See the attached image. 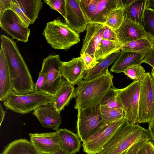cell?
Returning a JSON list of instances; mask_svg holds the SVG:
<instances>
[{
  "mask_svg": "<svg viewBox=\"0 0 154 154\" xmlns=\"http://www.w3.org/2000/svg\"><path fill=\"white\" fill-rule=\"evenodd\" d=\"M148 129L152 140L154 141V126L149 124Z\"/></svg>",
  "mask_w": 154,
  "mask_h": 154,
  "instance_id": "ee69618b",
  "label": "cell"
},
{
  "mask_svg": "<svg viewBox=\"0 0 154 154\" xmlns=\"http://www.w3.org/2000/svg\"><path fill=\"white\" fill-rule=\"evenodd\" d=\"M154 44L149 40L141 38L122 45L121 51L124 52L147 53L153 48Z\"/></svg>",
  "mask_w": 154,
  "mask_h": 154,
  "instance_id": "83f0119b",
  "label": "cell"
},
{
  "mask_svg": "<svg viewBox=\"0 0 154 154\" xmlns=\"http://www.w3.org/2000/svg\"><path fill=\"white\" fill-rule=\"evenodd\" d=\"M122 45L119 42L102 39L96 50L94 54L95 60L98 61L104 59L121 50Z\"/></svg>",
  "mask_w": 154,
  "mask_h": 154,
  "instance_id": "4316f807",
  "label": "cell"
},
{
  "mask_svg": "<svg viewBox=\"0 0 154 154\" xmlns=\"http://www.w3.org/2000/svg\"><path fill=\"white\" fill-rule=\"evenodd\" d=\"M100 106L103 123H110L125 117L124 112L122 108H107Z\"/></svg>",
  "mask_w": 154,
  "mask_h": 154,
  "instance_id": "f1b7e54d",
  "label": "cell"
},
{
  "mask_svg": "<svg viewBox=\"0 0 154 154\" xmlns=\"http://www.w3.org/2000/svg\"><path fill=\"white\" fill-rule=\"evenodd\" d=\"M100 106L95 109H81L78 110L77 135L83 142L92 136L103 124Z\"/></svg>",
  "mask_w": 154,
  "mask_h": 154,
  "instance_id": "30bf717a",
  "label": "cell"
},
{
  "mask_svg": "<svg viewBox=\"0 0 154 154\" xmlns=\"http://www.w3.org/2000/svg\"><path fill=\"white\" fill-rule=\"evenodd\" d=\"M42 34L53 48L67 50L80 42V35L60 18L47 23Z\"/></svg>",
  "mask_w": 154,
  "mask_h": 154,
  "instance_id": "277c9868",
  "label": "cell"
},
{
  "mask_svg": "<svg viewBox=\"0 0 154 154\" xmlns=\"http://www.w3.org/2000/svg\"><path fill=\"white\" fill-rule=\"evenodd\" d=\"M143 63H147L154 68V46L152 49L146 55Z\"/></svg>",
  "mask_w": 154,
  "mask_h": 154,
  "instance_id": "ab89813d",
  "label": "cell"
},
{
  "mask_svg": "<svg viewBox=\"0 0 154 154\" xmlns=\"http://www.w3.org/2000/svg\"><path fill=\"white\" fill-rule=\"evenodd\" d=\"M124 19L142 25L146 0H123Z\"/></svg>",
  "mask_w": 154,
  "mask_h": 154,
  "instance_id": "7402d4cb",
  "label": "cell"
},
{
  "mask_svg": "<svg viewBox=\"0 0 154 154\" xmlns=\"http://www.w3.org/2000/svg\"><path fill=\"white\" fill-rule=\"evenodd\" d=\"M0 38L11 75L13 92L20 95L33 92L35 84L16 43L4 35H1Z\"/></svg>",
  "mask_w": 154,
  "mask_h": 154,
  "instance_id": "6da1fadb",
  "label": "cell"
},
{
  "mask_svg": "<svg viewBox=\"0 0 154 154\" xmlns=\"http://www.w3.org/2000/svg\"><path fill=\"white\" fill-rule=\"evenodd\" d=\"M149 124L152 125L154 126V120L152 122L149 123Z\"/></svg>",
  "mask_w": 154,
  "mask_h": 154,
  "instance_id": "681fc988",
  "label": "cell"
},
{
  "mask_svg": "<svg viewBox=\"0 0 154 154\" xmlns=\"http://www.w3.org/2000/svg\"><path fill=\"white\" fill-rule=\"evenodd\" d=\"M114 87L111 88L102 100L100 106L111 108H122V105L118 101Z\"/></svg>",
  "mask_w": 154,
  "mask_h": 154,
  "instance_id": "4dcf8cb0",
  "label": "cell"
},
{
  "mask_svg": "<svg viewBox=\"0 0 154 154\" xmlns=\"http://www.w3.org/2000/svg\"><path fill=\"white\" fill-rule=\"evenodd\" d=\"M146 141L141 142L134 145L128 149L124 154H138Z\"/></svg>",
  "mask_w": 154,
  "mask_h": 154,
  "instance_id": "74e56055",
  "label": "cell"
},
{
  "mask_svg": "<svg viewBox=\"0 0 154 154\" xmlns=\"http://www.w3.org/2000/svg\"><path fill=\"white\" fill-rule=\"evenodd\" d=\"M151 73L153 77V78H154V68H152Z\"/></svg>",
  "mask_w": 154,
  "mask_h": 154,
  "instance_id": "c3c4849f",
  "label": "cell"
},
{
  "mask_svg": "<svg viewBox=\"0 0 154 154\" xmlns=\"http://www.w3.org/2000/svg\"><path fill=\"white\" fill-rule=\"evenodd\" d=\"M11 4V0H0V16L5 11L10 9Z\"/></svg>",
  "mask_w": 154,
  "mask_h": 154,
  "instance_id": "60d3db41",
  "label": "cell"
},
{
  "mask_svg": "<svg viewBox=\"0 0 154 154\" xmlns=\"http://www.w3.org/2000/svg\"><path fill=\"white\" fill-rule=\"evenodd\" d=\"M146 141L145 142L144 144L141 149H140L138 154H145L146 150Z\"/></svg>",
  "mask_w": 154,
  "mask_h": 154,
  "instance_id": "bcb514c9",
  "label": "cell"
},
{
  "mask_svg": "<svg viewBox=\"0 0 154 154\" xmlns=\"http://www.w3.org/2000/svg\"><path fill=\"white\" fill-rule=\"evenodd\" d=\"M102 39L112 41L119 42L115 31L108 26L105 25H104Z\"/></svg>",
  "mask_w": 154,
  "mask_h": 154,
  "instance_id": "8d00e7d4",
  "label": "cell"
},
{
  "mask_svg": "<svg viewBox=\"0 0 154 154\" xmlns=\"http://www.w3.org/2000/svg\"><path fill=\"white\" fill-rule=\"evenodd\" d=\"M124 20L123 8L118 7L111 12L103 24L115 31L120 27Z\"/></svg>",
  "mask_w": 154,
  "mask_h": 154,
  "instance_id": "f546056e",
  "label": "cell"
},
{
  "mask_svg": "<svg viewBox=\"0 0 154 154\" xmlns=\"http://www.w3.org/2000/svg\"><path fill=\"white\" fill-rule=\"evenodd\" d=\"M62 63L58 54H50L43 60L41 71L45 79L42 92L52 96L55 95L62 79L60 70Z\"/></svg>",
  "mask_w": 154,
  "mask_h": 154,
  "instance_id": "9c48e42d",
  "label": "cell"
},
{
  "mask_svg": "<svg viewBox=\"0 0 154 154\" xmlns=\"http://www.w3.org/2000/svg\"><path fill=\"white\" fill-rule=\"evenodd\" d=\"M66 23L79 34L86 29L89 22L82 11L77 0H65Z\"/></svg>",
  "mask_w": 154,
  "mask_h": 154,
  "instance_id": "9a60e30c",
  "label": "cell"
},
{
  "mask_svg": "<svg viewBox=\"0 0 154 154\" xmlns=\"http://www.w3.org/2000/svg\"><path fill=\"white\" fill-rule=\"evenodd\" d=\"M139 82L138 123H149L154 120V78L146 72Z\"/></svg>",
  "mask_w": 154,
  "mask_h": 154,
  "instance_id": "8992f818",
  "label": "cell"
},
{
  "mask_svg": "<svg viewBox=\"0 0 154 154\" xmlns=\"http://www.w3.org/2000/svg\"><path fill=\"white\" fill-rule=\"evenodd\" d=\"M115 32L118 42L122 45L143 38L154 44V37L145 31L141 24L128 19H125L120 27Z\"/></svg>",
  "mask_w": 154,
  "mask_h": 154,
  "instance_id": "4fadbf2b",
  "label": "cell"
},
{
  "mask_svg": "<svg viewBox=\"0 0 154 154\" xmlns=\"http://www.w3.org/2000/svg\"><path fill=\"white\" fill-rule=\"evenodd\" d=\"M139 80H134L125 88H116L117 98L122 105L125 118L131 123H138Z\"/></svg>",
  "mask_w": 154,
  "mask_h": 154,
  "instance_id": "ba28073f",
  "label": "cell"
},
{
  "mask_svg": "<svg viewBox=\"0 0 154 154\" xmlns=\"http://www.w3.org/2000/svg\"><path fill=\"white\" fill-rule=\"evenodd\" d=\"M123 72L130 79L139 81L146 73L144 68L140 64L129 66Z\"/></svg>",
  "mask_w": 154,
  "mask_h": 154,
  "instance_id": "836d02e7",
  "label": "cell"
},
{
  "mask_svg": "<svg viewBox=\"0 0 154 154\" xmlns=\"http://www.w3.org/2000/svg\"><path fill=\"white\" fill-rule=\"evenodd\" d=\"M85 17L89 22L96 10L99 0H77Z\"/></svg>",
  "mask_w": 154,
  "mask_h": 154,
  "instance_id": "1f68e13d",
  "label": "cell"
},
{
  "mask_svg": "<svg viewBox=\"0 0 154 154\" xmlns=\"http://www.w3.org/2000/svg\"><path fill=\"white\" fill-rule=\"evenodd\" d=\"M0 26L13 39L24 42L28 41L30 29L12 10H7L0 16Z\"/></svg>",
  "mask_w": 154,
  "mask_h": 154,
  "instance_id": "8fae6325",
  "label": "cell"
},
{
  "mask_svg": "<svg viewBox=\"0 0 154 154\" xmlns=\"http://www.w3.org/2000/svg\"><path fill=\"white\" fill-rule=\"evenodd\" d=\"M56 131L60 139L61 149L66 154H75L79 152L81 145L77 135L66 128H58Z\"/></svg>",
  "mask_w": 154,
  "mask_h": 154,
  "instance_id": "cb8c5ba5",
  "label": "cell"
},
{
  "mask_svg": "<svg viewBox=\"0 0 154 154\" xmlns=\"http://www.w3.org/2000/svg\"><path fill=\"white\" fill-rule=\"evenodd\" d=\"M127 120L125 118L108 123L103 124L93 135L82 142L84 152L99 154L116 132Z\"/></svg>",
  "mask_w": 154,
  "mask_h": 154,
  "instance_id": "52a82bcc",
  "label": "cell"
},
{
  "mask_svg": "<svg viewBox=\"0 0 154 154\" xmlns=\"http://www.w3.org/2000/svg\"><path fill=\"white\" fill-rule=\"evenodd\" d=\"M43 127L56 131L61 123L60 113L56 110L52 102L38 107L33 111Z\"/></svg>",
  "mask_w": 154,
  "mask_h": 154,
  "instance_id": "2e32d148",
  "label": "cell"
},
{
  "mask_svg": "<svg viewBox=\"0 0 154 154\" xmlns=\"http://www.w3.org/2000/svg\"><path fill=\"white\" fill-rule=\"evenodd\" d=\"M43 6L41 0H11L10 9L15 12L28 27L38 18Z\"/></svg>",
  "mask_w": 154,
  "mask_h": 154,
  "instance_id": "7c38bea8",
  "label": "cell"
},
{
  "mask_svg": "<svg viewBox=\"0 0 154 154\" xmlns=\"http://www.w3.org/2000/svg\"><path fill=\"white\" fill-rule=\"evenodd\" d=\"M145 154H154V144L150 140L146 142Z\"/></svg>",
  "mask_w": 154,
  "mask_h": 154,
  "instance_id": "b9f144b4",
  "label": "cell"
},
{
  "mask_svg": "<svg viewBox=\"0 0 154 154\" xmlns=\"http://www.w3.org/2000/svg\"><path fill=\"white\" fill-rule=\"evenodd\" d=\"M13 92V83L4 50L1 45L0 50V100L6 101Z\"/></svg>",
  "mask_w": 154,
  "mask_h": 154,
  "instance_id": "d6986e66",
  "label": "cell"
},
{
  "mask_svg": "<svg viewBox=\"0 0 154 154\" xmlns=\"http://www.w3.org/2000/svg\"><path fill=\"white\" fill-rule=\"evenodd\" d=\"M60 70L62 77L74 85L83 79L86 71L81 56L68 62L62 61Z\"/></svg>",
  "mask_w": 154,
  "mask_h": 154,
  "instance_id": "ac0fdd59",
  "label": "cell"
},
{
  "mask_svg": "<svg viewBox=\"0 0 154 154\" xmlns=\"http://www.w3.org/2000/svg\"><path fill=\"white\" fill-rule=\"evenodd\" d=\"M121 52V50H119L104 59L98 61V63L92 68L86 71L83 80H90L100 75L114 61Z\"/></svg>",
  "mask_w": 154,
  "mask_h": 154,
  "instance_id": "484cf974",
  "label": "cell"
},
{
  "mask_svg": "<svg viewBox=\"0 0 154 154\" xmlns=\"http://www.w3.org/2000/svg\"><path fill=\"white\" fill-rule=\"evenodd\" d=\"M146 8L154 7V0H146Z\"/></svg>",
  "mask_w": 154,
  "mask_h": 154,
  "instance_id": "f6af8a7d",
  "label": "cell"
},
{
  "mask_svg": "<svg viewBox=\"0 0 154 154\" xmlns=\"http://www.w3.org/2000/svg\"><path fill=\"white\" fill-rule=\"evenodd\" d=\"M53 96L40 91L20 95L13 92L3 103L7 109L22 114L30 112L41 106L53 102Z\"/></svg>",
  "mask_w": 154,
  "mask_h": 154,
  "instance_id": "5b68a950",
  "label": "cell"
},
{
  "mask_svg": "<svg viewBox=\"0 0 154 154\" xmlns=\"http://www.w3.org/2000/svg\"><path fill=\"white\" fill-rule=\"evenodd\" d=\"M5 115V112L3 109L1 104H0V127L3 121Z\"/></svg>",
  "mask_w": 154,
  "mask_h": 154,
  "instance_id": "7bdbcfd3",
  "label": "cell"
},
{
  "mask_svg": "<svg viewBox=\"0 0 154 154\" xmlns=\"http://www.w3.org/2000/svg\"><path fill=\"white\" fill-rule=\"evenodd\" d=\"M150 140L152 139L148 129L127 120L99 154H121L137 143Z\"/></svg>",
  "mask_w": 154,
  "mask_h": 154,
  "instance_id": "3957f363",
  "label": "cell"
},
{
  "mask_svg": "<svg viewBox=\"0 0 154 154\" xmlns=\"http://www.w3.org/2000/svg\"><path fill=\"white\" fill-rule=\"evenodd\" d=\"M125 152H124V153H122V154H124Z\"/></svg>",
  "mask_w": 154,
  "mask_h": 154,
  "instance_id": "f907efd6",
  "label": "cell"
},
{
  "mask_svg": "<svg viewBox=\"0 0 154 154\" xmlns=\"http://www.w3.org/2000/svg\"><path fill=\"white\" fill-rule=\"evenodd\" d=\"M1 154H40L30 141L25 139H17L5 146Z\"/></svg>",
  "mask_w": 154,
  "mask_h": 154,
  "instance_id": "d4e9b609",
  "label": "cell"
},
{
  "mask_svg": "<svg viewBox=\"0 0 154 154\" xmlns=\"http://www.w3.org/2000/svg\"><path fill=\"white\" fill-rule=\"evenodd\" d=\"M84 62L85 69L87 71L92 68L98 62L90 55L85 53L80 54Z\"/></svg>",
  "mask_w": 154,
  "mask_h": 154,
  "instance_id": "d590c367",
  "label": "cell"
},
{
  "mask_svg": "<svg viewBox=\"0 0 154 154\" xmlns=\"http://www.w3.org/2000/svg\"><path fill=\"white\" fill-rule=\"evenodd\" d=\"M43 2L47 4L51 9L59 12L65 20L66 11L65 0H44Z\"/></svg>",
  "mask_w": 154,
  "mask_h": 154,
  "instance_id": "e575fe53",
  "label": "cell"
},
{
  "mask_svg": "<svg viewBox=\"0 0 154 154\" xmlns=\"http://www.w3.org/2000/svg\"><path fill=\"white\" fill-rule=\"evenodd\" d=\"M118 7L124 8L123 0H99L95 12L89 23L103 24L111 12Z\"/></svg>",
  "mask_w": 154,
  "mask_h": 154,
  "instance_id": "603a6c76",
  "label": "cell"
},
{
  "mask_svg": "<svg viewBox=\"0 0 154 154\" xmlns=\"http://www.w3.org/2000/svg\"><path fill=\"white\" fill-rule=\"evenodd\" d=\"M45 75L40 71L39 72V76L36 83L35 84V91H42L45 82Z\"/></svg>",
  "mask_w": 154,
  "mask_h": 154,
  "instance_id": "f35d334b",
  "label": "cell"
},
{
  "mask_svg": "<svg viewBox=\"0 0 154 154\" xmlns=\"http://www.w3.org/2000/svg\"><path fill=\"white\" fill-rule=\"evenodd\" d=\"M147 53L124 52L121 51L120 54L116 59L110 72L116 73L123 72L128 67L131 66L141 64L143 63Z\"/></svg>",
  "mask_w": 154,
  "mask_h": 154,
  "instance_id": "ffe728a7",
  "label": "cell"
},
{
  "mask_svg": "<svg viewBox=\"0 0 154 154\" xmlns=\"http://www.w3.org/2000/svg\"><path fill=\"white\" fill-rule=\"evenodd\" d=\"M30 141L40 154H54L59 151L61 146L56 131L29 133Z\"/></svg>",
  "mask_w": 154,
  "mask_h": 154,
  "instance_id": "5bb4252c",
  "label": "cell"
},
{
  "mask_svg": "<svg viewBox=\"0 0 154 154\" xmlns=\"http://www.w3.org/2000/svg\"><path fill=\"white\" fill-rule=\"evenodd\" d=\"M104 29V25L102 24L89 23L88 24L80 54H87L95 59V51L102 39Z\"/></svg>",
  "mask_w": 154,
  "mask_h": 154,
  "instance_id": "e0dca14e",
  "label": "cell"
},
{
  "mask_svg": "<svg viewBox=\"0 0 154 154\" xmlns=\"http://www.w3.org/2000/svg\"><path fill=\"white\" fill-rule=\"evenodd\" d=\"M142 25L145 31L154 37V9L150 8L146 9Z\"/></svg>",
  "mask_w": 154,
  "mask_h": 154,
  "instance_id": "d6a6232c",
  "label": "cell"
},
{
  "mask_svg": "<svg viewBox=\"0 0 154 154\" xmlns=\"http://www.w3.org/2000/svg\"><path fill=\"white\" fill-rule=\"evenodd\" d=\"M74 85L66 79H62L60 85L55 95L53 96L52 103L57 111L59 113L75 97Z\"/></svg>",
  "mask_w": 154,
  "mask_h": 154,
  "instance_id": "44dd1931",
  "label": "cell"
},
{
  "mask_svg": "<svg viewBox=\"0 0 154 154\" xmlns=\"http://www.w3.org/2000/svg\"><path fill=\"white\" fill-rule=\"evenodd\" d=\"M113 76L105 70L100 76L90 80H82L75 89V109H95L100 106L103 99L109 90L114 87Z\"/></svg>",
  "mask_w": 154,
  "mask_h": 154,
  "instance_id": "7a4b0ae2",
  "label": "cell"
},
{
  "mask_svg": "<svg viewBox=\"0 0 154 154\" xmlns=\"http://www.w3.org/2000/svg\"><path fill=\"white\" fill-rule=\"evenodd\" d=\"M54 154H66L63 150L61 149L58 152Z\"/></svg>",
  "mask_w": 154,
  "mask_h": 154,
  "instance_id": "7dc6e473",
  "label": "cell"
}]
</instances>
